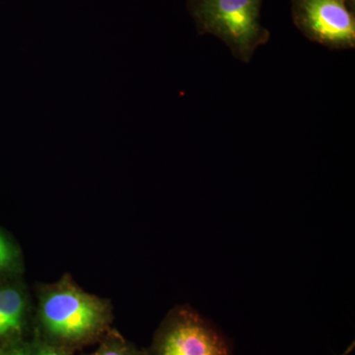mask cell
<instances>
[{"mask_svg":"<svg viewBox=\"0 0 355 355\" xmlns=\"http://www.w3.org/2000/svg\"><path fill=\"white\" fill-rule=\"evenodd\" d=\"M263 0H190L191 13L203 34L214 35L236 58L250 62L270 39L261 23Z\"/></svg>","mask_w":355,"mask_h":355,"instance_id":"1","label":"cell"},{"mask_svg":"<svg viewBox=\"0 0 355 355\" xmlns=\"http://www.w3.org/2000/svg\"><path fill=\"white\" fill-rule=\"evenodd\" d=\"M40 315L51 336L67 342H80L102 330L108 313L99 299L62 284L44 294Z\"/></svg>","mask_w":355,"mask_h":355,"instance_id":"2","label":"cell"},{"mask_svg":"<svg viewBox=\"0 0 355 355\" xmlns=\"http://www.w3.org/2000/svg\"><path fill=\"white\" fill-rule=\"evenodd\" d=\"M153 355H231L225 338L212 324L189 309L177 311L163 324Z\"/></svg>","mask_w":355,"mask_h":355,"instance_id":"3","label":"cell"},{"mask_svg":"<svg viewBox=\"0 0 355 355\" xmlns=\"http://www.w3.org/2000/svg\"><path fill=\"white\" fill-rule=\"evenodd\" d=\"M294 18L311 41L331 50L354 48V17L345 0H295Z\"/></svg>","mask_w":355,"mask_h":355,"instance_id":"4","label":"cell"},{"mask_svg":"<svg viewBox=\"0 0 355 355\" xmlns=\"http://www.w3.org/2000/svg\"><path fill=\"white\" fill-rule=\"evenodd\" d=\"M26 301L15 287L0 288V338L20 333L24 324Z\"/></svg>","mask_w":355,"mask_h":355,"instance_id":"5","label":"cell"},{"mask_svg":"<svg viewBox=\"0 0 355 355\" xmlns=\"http://www.w3.org/2000/svg\"><path fill=\"white\" fill-rule=\"evenodd\" d=\"M91 355H139V354L125 340L114 338L103 343L101 347Z\"/></svg>","mask_w":355,"mask_h":355,"instance_id":"6","label":"cell"},{"mask_svg":"<svg viewBox=\"0 0 355 355\" xmlns=\"http://www.w3.org/2000/svg\"><path fill=\"white\" fill-rule=\"evenodd\" d=\"M16 259V252L12 244L6 236L0 233V272L7 270L13 265Z\"/></svg>","mask_w":355,"mask_h":355,"instance_id":"7","label":"cell"},{"mask_svg":"<svg viewBox=\"0 0 355 355\" xmlns=\"http://www.w3.org/2000/svg\"><path fill=\"white\" fill-rule=\"evenodd\" d=\"M30 350L25 345H13L0 349V355H30Z\"/></svg>","mask_w":355,"mask_h":355,"instance_id":"8","label":"cell"},{"mask_svg":"<svg viewBox=\"0 0 355 355\" xmlns=\"http://www.w3.org/2000/svg\"><path fill=\"white\" fill-rule=\"evenodd\" d=\"M30 355H67L62 350L50 347V345H41L36 349L30 350Z\"/></svg>","mask_w":355,"mask_h":355,"instance_id":"9","label":"cell"},{"mask_svg":"<svg viewBox=\"0 0 355 355\" xmlns=\"http://www.w3.org/2000/svg\"><path fill=\"white\" fill-rule=\"evenodd\" d=\"M354 349V343H352V345H349V347H347V349L345 350V352H343L342 354L340 355H349L352 354V350Z\"/></svg>","mask_w":355,"mask_h":355,"instance_id":"10","label":"cell"}]
</instances>
